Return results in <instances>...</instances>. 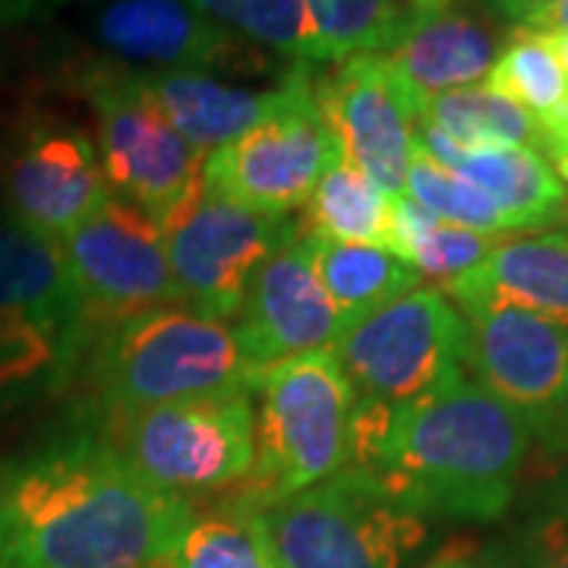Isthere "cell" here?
Segmentation results:
<instances>
[{
    "mask_svg": "<svg viewBox=\"0 0 568 568\" xmlns=\"http://www.w3.org/2000/svg\"><path fill=\"white\" fill-rule=\"evenodd\" d=\"M190 515L118 448L63 443L0 484V568H162Z\"/></svg>",
    "mask_w": 568,
    "mask_h": 568,
    "instance_id": "cell-1",
    "label": "cell"
},
{
    "mask_svg": "<svg viewBox=\"0 0 568 568\" xmlns=\"http://www.w3.org/2000/svg\"><path fill=\"white\" fill-rule=\"evenodd\" d=\"M530 439L515 407L462 376L405 405L357 402L347 465L424 518L496 521L515 499Z\"/></svg>",
    "mask_w": 568,
    "mask_h": 568,
    "instance_id": "cell-2",
    "label": "cell"
},
{
    "mask_svg": "<svg viewBox=\"0 0 568 568\" xmlns=\"http://www.w3.org/2000/svg\"><path fill=\"white\" fill-rule=\"evenodd\" d=\"M250 395L256 458L237 499L265 506L347 467L357 398L332 347L256 369Z\"/></svg>",
    "mask_w": 568,
    "mask_h": 568,
    "instance_id": "cell-3",
    "label": "cell"
},
{
    "mask_svg": "<svg viewBox=\"0 0 568 568\" xmlns=\"http://www.w3.org/2000/svg\"><path fill=\"white\" fill-rule=\"evenodd\" d=\"M253 511L278 568H402L426 540L424 515L351 465Z\"/></svg>",
    "mask_w": 568,
    "mask_h": 568,
    "instance_id": "cell-4",
    "label": "cell"
},
{
    "mask_svg": "<svg viewBox=\"0 0 568 568\" xmlns=\"http://www.w3.org/2000/svg\"><path fill=\"white\" fill-rule=\"evenodd\" d=\"M250 379L234 328L190 306H159L114 323L95 354V386L118 417L246 388Z\"/></svg>",
    "mask_w": 568,
    "mask_h": 568,
    "instance_id": "cell-5",
    "label": "cell"
},
{
    "mask_svg": "<svg viewBox=\"0 0 568 568\" xmlns=\"http://www.w3.org/2000/svg\"><path fill=\"white\" fill-rule=\"evenodd\" d=\"M332 354L364 405H405L467 376L465 316L436 287L342 325Z\"/></svg>",
    "mask_w": 568,
    "mask_h": 568,
    "instance_id": "cell-6",
    "label": "cell"
},
{
    "mask_svg": "<svg viewBox=\"0 0 568 568\" xmlns=\"http://www.w3.org/2000/svg\"><path fill=\"white\" fill-rule=\"evenodd\" d=\"M118 452L164 493L241 487L256 458L250 386L118 417Z\"/></svg>",
    "mask_w": 568,
    "mask_h": 568,
    "instance_id": "cell-7",
    "label": "cell"
},
{
    "mask_svg": "<svg viewBox=\"0 0 568 568\" xmlns=\"http://www.w3.org/2000/svg\"><path fill=\"white\" fill-rule=\"evenodd\" d=\"M99 118V159L111 190L162 224L203 190V152L168 121L140 73L102 67L85 77Z\"/></svg>",
    "mask_w": 568,
    "mask_h": 568,
    "instance_id": "cell-8",
    "label": "cell"
},
{
    "mask_svg": "<svg viewBox=\"0 0 568 568\" xmlns=\"http://www.w3.org/2000/svg\"><path fill=\"white\" fill-rule=\"evenodd\" d=\"M287 215H265L200 190L162 224L164 253L183 304L209 320H234L253 272L291 237Z\"/></svg>",
    "mask_w": 568,
    "mask_h": 568,
    "instance_id": "cell-9",
    "label": "cell"
},
{
    "mask_svg": "<svg viewBox=\"0 0 568 568\" xmlns=\"http://www.w3.org/2000/svg\"><path fill=\"white\" fill-rule=\"evenodd\" d=\"M338 159L342 145L320 114L313 77V85L297 102L209 152L203 186L265 215H287L306 203L313 186Z\"/></svg>",
    "mask_w": 568,
    "mask_h": 568,
    "instance_id": "cell-10",
    "label": "cell"
},
{
    "mask_svg": "<svg viewBox=\"0 0 568 568\" xmlns=\"http://www.w3.org/2000/svg\"><path fill=\"white\" fill-rule=\"evenodd\" d=\"M61 253L82 316L123 323L183 301L159 224L121 196L104 200L95 215L61 241Z\"/></svg>",
    "mask_w": 568,
    "mask_h": 568,
    "instance_id": "cell-11",
    "label": "cell"
},
{
    "mask_svg": "<svg viewBox=\"0 0 568 568\" xmlns=\"http://www.w3.org/2000/svg\"><path fill=\"white\" fill-rule=\"evenodd\" d=\"M465 369L544 436L568 392V328L515 304L465 306Z\"/></svg>",
    "mask_w": 568,
    "mask_h": 568,
    "instance_id": "cell-12",
    "label": "cell"
},
{
    "mask_svg": "<svg viewBox=\"0 0 568 568\" xmlns=\"http://www.w3.org/2000/svg\"><path fill=\"white\" fill-rule=\"evenodd\" d=\"M111 196L99 149L67 123H32L3 171V200L13 222L58 244Z\"/></svg>",
    "mask_w": 568,
    "mask_h": 568,
    "instance_id": "cell-13",
    "label": "cell"
},
{
    "mask_svg": "<svg viewBox=\"0 0 568 568\" xmlns=\"http://www.w3.org/2000/svg\"><path fill=\"white\" fill-rule=\"evenodd\" d=\"M316 104L347 162L361 168L388 200H402L417 114L388 73L386 58L361 54L342 61L316 80Z\"/></svg>",
    "mask_w": 568,
    "mask_h": 568,
    "instance_id": "cell-14",
    "label": "cell"
},
{
    "mask_svg": "<svg viewBox=\"0 0 568 568\" xmlns=\"http://www.w3.org/2000/svg\"><path fill=\"white\" fill-rule=\"evenodd\" d=\"M342 313L328 301L313 268L310 237L301 231L278 246L246 284L237 310L234 342L244 364L256 373L310 351L335 345Z\"/></svg>",
    "mask_w": 568,
    "mask_h": 568,
    "instance_id": "cell-15",
    "label": "cell"
},
{
    "mask_svg": "<svg viewBox=\"0 0 568 568\" xmlns=\"http://www.w3.org/2000/svg\"><path fill=\"white\" fill-rule=\"evenodd\" d=\"M95 39L111 61L145 67V77L200 73L241 51L231 32L190 0H104Z\"/></svg>",
    "mask_w": 568,
    "mask_h": 568,
    "instance_id": "cell-16",
    "label": "cell"
},
{
    "mask_svg": "<svg viewBox=\"0 0 568 568\" xmlns=\"http://www.w3.org/2000/svg\"><path fill=\"white\" fill-rule=\"evenodd\" d=\"M499 51V32L484 17L455 7L426 13H417L410 7L407 29L383 58L410 111L420 118L429 99L452 89L487 82Z\"/></svg>",
    "mask_w": 568,
    "mask_h": 568,
    "instance_id": "cell-17",
    "label": "cell"
},
{
    "mask_svg": "<svg viewBox=\"0 0 568 568\" xmlns=\"http://www.w3.org/2000/svg\"><path fill=\"white\" fill-rule=\"evenodd\" d=\"M142 80L149 85L152 99L168 114V121L203 155L222 149L250 126L284 111L313 85L306 67H297L278 89H265V92L237 89L227 82L209 80L203 73H159Z\"/></svg>",
    "mask_w": 568,
    "mask_h": 568,
    "instance_id": "cell-18",
    "label": "cell"
},
{
    "mask_svg": "<svg viewBox=\"0 0 568 568\" xmlns=\"http://www.w3.org/2000/svg\"><path fill=\"white\" fill-rule=\"evenodd\" d=\"M446 294L458 310L515 304L568 328V234L503 237L477 268L446 284Z\"/></svg>",
    "mask_w": 568,
    "mask_h": 568,
    "instance_id": "cell-19",
    "label": "cell"
},
{
    "mask_svg": "<svg viewBox=\"0 0 568 568\" xmlns=\"http://www.w3.org/2000/svg\"><path fill=\"white\" fill-rule=\"evenodd\" d=\"M452 171L480 186L511 231L552 222L568 203L566 181L537 149H465Z\"/></svg>",
    "mask_w": 568,
    "mask_h": 568,
    "instance_id": "cell-20",
    "label": "cell"
},
{
    "mask_svg": "<svg viewBox=\"0 0 568 568\" xmlns=\"http://www.w3.org/2000/svg\"><path fill=\"white\" fill-rule=\"evenodd\" d=\"M0 306L39 313L63 328L82 320L58 241L32 234L17 222L0 224Z\"/></svg>",
    "mask_w": 568,
    "mask_h": 568,
    "instance_id": "cell-21",
    "label": "cell"
},
{
    "mask_svg": "<svg viewBox=\"0 0 568 568\" xmlns=\"http://www.w3.org/2000/svg\"><path fill=\"white\" fill-rule=\"evenodd\" d=\"M388 224L392 200L342 155L301 205L297 231L310 241L388 246Z\"/></svg>",
    "mask_w": 568,
    "mask_h": 568,
    "instance_id": "cell-22",
    "label": "cell"
},
{
    "mask_svg": "<svg viewBox=\"0 0 568 568\" xmlns=\"http://www.w3.org/2000/svg\"><path fill=\"white\" fill-rule=\"evenodd\" d=\"M310 253L328 301L342 313V325L420 287V275L386 246L310 241Z\"/></svg>",
    "mask_w": 568,
    "mask_h": 568,
    "instance_id": "cell-23",
    "label": "cell"
},
{
    "mask_svg": "<svg viewBox=\"0 0 568 568\" xmlns=\"http://www.w3.org/2000/svg\"><path fill=\"white\" fill-rule=\"evenodd\" d=\"M499 241L503 237L496 234H480L436 219L426 205L410 200L407 193L402 200H392L386 250H392L426 282H439L446 287L484 263Z\"/></svg>",
    "mask_w": 568,
    "mask_h": 568,
    "instance_id": "cell-24",
    "label": "cell"
},
{
    "mask_svg": "<svg viewBox=\"0 0 568 568\" xmlns=\"http://www.w3.org/2000/svg\"><path fill=\"white\" fill-rule=\"evenodd\" d=\"M417 121L443 130L462 149H537L544 152V126L525 108L493 85H465L429 99Z\"/></svg>",
    "mask_w": 568,
    "mask_h": 568,
    "instance_id": "cell-25",
    "label": "cell"
},
{
    "mask_svg": "<svg viewBox=\"0 0 568 568\" xmlns=\"http://www.w3.org/2000/svg\"><path fill=\"white\" fill-rule=\"evenodd\" d=\"M313 26V61H351L388 54L410 22V3L398 0H304Z\"/></svg>",
    "mask_w": 568,
    "mask_h": 568,
    "instance_id": "cell-26",
    "label": "cell"
},
{
    "mask_svg": "<svg viewBox=\"0 0 568 568\" xmlns=\"http://www.w3.org/2000/svg\"><path fill=\"white\" fill-rule=\"evenodd\" d=\"M162 568H278L265 534L256 521V511L244 499H231L227 506L190 515L171 556Z\"/></svg>",
    "mask_w": 568,
    "mask_h": 568,
    "instance_id": "cell-27",
    "label": "cell"
},
{
    "mask_svg": "<svg viewBox=\"0 0 568 568\" xmlns=\"http://www.w3.org/2000/svg\"><path fill=\"white\" fill-rule=\"evenodd\" d=\"M487 85L525 108L544 126L556 130L568 111V80L547 41L528 29H511L499 58L489 70Z\"/></svg>",
    "mask_w": 568,
    "mask_h": 568,
    "instance_id": "cell-28",
    "label": "cell"
},
{
    "mask_svg": "<svg viewBox=\"0 0 568 568\" xmlns=\"http://www.w3.org/2000/svg\"><path fill=\"white\" fill-rule=\"evenodd\" d=\"M222 29L275 48L278 54L313 61V26L306 17L304 0H190Z\"/></svg>",
    "mask_w": 568,
    "mask_h": 568,
    "instance_id": "cell-29",
    "label": "cell"
},
{
    "mask_svg": "<svg viewBox=\"0 0 568 568\" xmlns=\"http://www.w3.org/2000/svg\"><path fill=\"white\" fill-rule=\"evenodd\" d=\"M407 196L426 205L436 219L448 224H462V227L480 231V234H496V237L511 234L508 219L480 186H474L462 174L426 159L417 149L407 164Z\"/></svg>",
    "mask_w": 568,
    "mask_h": 568,
    "instance_id": "cell-30",
    "label": "cell"
},
{
    "mask_svg": "<svg viewBox=\"0 0 568 568\" xmlns=\"http://www.w3.org/2000/svg\"><path fill=\"white\" fill-rule=\"evenodd\" d=\"M61 332L63 325L39 313L0 306V386L26 383L54 364Z\"/></svg>",
    "mask_w": 568,
    "mask_h": 568,
    "instance_id": "cell-31",
    "label": "cell"
},
{
    "mask_svg": "<svg viewBox=\"0 0 568 568\" xmlns=\"http://www.w3.org/2000/svg\"><path fill=\"white\" fill-rule=\"evenodd\" d=\"M484 562L487 568H568V525L549 511Z\"/></svg>",
    "mask_w": 568,
    "mask_h": 568,
    "instance_id": "cell-32",
    "label": "cell"
},
{
    "mask_svg": "<svg viewBox=\"0 0 568 568\" xmlns=\"http://www.w3.org/2000/svg\"><path fill=\"white\" fill-rule=\"evenodd\" d=\"M515 29L528 32H568V0H544L537 7L525 10Z\"/></svg>",
    "mask_w": 568,
    "mask_h": 568,
    "instance_id": "cell-33",
    "label": "cell"
},
{
    "mask_svg": "<svg viewBox=\"0 0 568 568\" xmlns=\"http://www.w3.org/2000/svg\"><path fill=\"white\" fill-rule=\"evenodd\" d=\"M424 568H487V562L477 559V552H474L470 544L455 540V544H448L446 549H439Z\"/></svg>",
    "mask_w": 568,
    "mask_h": 568,
    "instance_id": "cell-34",
    "label": "cell"
},
{
    "mask_svg": "<svg viewBox=\"0 0 568 568\" xmlns=\"http://www.w3.org/2000/svg\"><path fill=\"white\" fill-rule=\"evenodd\" d=\"M544 155H547L549 164L556 168V174H559L562 181H568V111H566V118L559 121V126L547 133Z\"/></svg>",
    "mask_w": 568,
    "mask_h": 568,
    "instance_id": "cell-35",
    "label": "cell"
},
{
    "mask_svg": "<svg viewBox=\"0 0 568 568\" xmlns=\"http://www.w3.org/2000/svg\"><path fill=\"white\" fill-rule=\"evenodd\" d=\"M544 443H547L552 452H568V392H566V402L559 407V414H556V420L549 424V429L540 436Z\"/></svg>",
    "mask_w": 568,
    "mask_h": 568,
    "instance_id": "cell-36",
    "label": "cell"
},
{
    "mask_svg": "<svg viewBox=\"0 0 568 568\" xmlns=\"http://www.w3.org/2000/svg\"><path fill=\"white\" fill-rule=\"evenodd\" d=\"M537 36L547 41V48L556 54V61H559L568 80V32H537Z\"/></svg>",
    "mask_w": 568,
    "mask_h": 568,
    "instance_id": "cell-37",
    "label": "cell"
},
{
    "mask_svg": "<svg viewBox=\"0 0 568 568\" xmlns=\"http://www.w3.org/2000/svg\"><path fill=\"white\" fill-rule=\"evenodd\" d=\"M537 3H544V0H496V7H499L511 22H518V17H521L525 10H530V7H537Z\"/></svg>",
    "mask_w": 568,
    "mask_h": 568,
    "instance_id": "cell-38",
    "label": "cell"
},
{
    "mask_svg": "<svg viewBox=\"0 0 568 568\" xmlns=\"http://www.w3.org/2000/svg\"><path fill=\"white\" fill-rule=\"evenodd\" d=\"M552 515H559L568 525V467L562 470V477L556 480V508H552Z\"/></svg>",
    "mask_w": 568,
    "mask_h": 568,
    "instance_id": "cell-39",
    "label": "cell"
},
{
    "mask_svg": "<svg viewBox=\"0 0 568 568\" xmlns=\"http://www.w3.org/2000/svg\"><path fill=\"white\" fill-rule=\"evenodd\" d=\"M410 7L417 13H426V10H443V7H455V0H410Z\"/></svg>",
    "mask_w": 568,
    "mask_h": 568,
    "instance_id": "cell-40",
    "label": "cell"
},
{
    "mask_svg": "<svg viewBox=\"0 0 568 568\" xmlns=\"http://www.w3.org/2000/svg\"><path fill=\"white\" fill-rule=\"evenodd\" d=\"M562 219H566V222H568V203H566V209H562Z\"/></svg>",
    "mask_w": 568,
    "mask_h": 568,
    "instance_id": "cell-41",
    "label": "cell"
},
{
    "mask_svg": "<svg viewBox=\"0 0 568 568\" xmlns=\"http://www.w3.org/2000/svg\"><path fill=\"white\" fill-rule=\"evenodd\" d=\"M0 73H3V54H0Z\"/></svg>",
    "mask_w": 568,
    "mask_h": 568,
    "instance_id": "cell-42",
    "label": "cell"
}]
</instances>
